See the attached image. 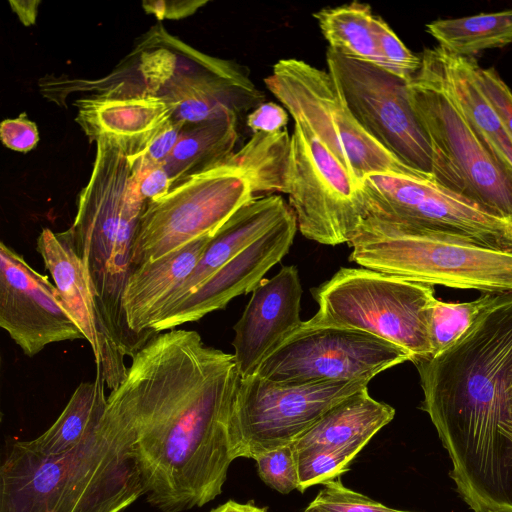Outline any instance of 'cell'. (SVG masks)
I'll use <instances>...</instances> for the list:
<instances>
[{
    "mask_svg": "<svg viewBox=\"0 0 512 512\" xmlns=\"http://www.w3.org/2000/svg\"><path fill=\"white\" fill-rule=\"evenodd\" d=\"M356 444L339 448H308L294 450L299 487L307 488L334 480L349 470L350 463L364 448Z\"/></svg>",
    "mask_w": 512,
    "mask_h": 512,
    "instance_id": "cell-31",
    "label": "cell"
},
{
    "mask_svg": "<svg viewBox=\"0 0 512 512\" xmlns=\"http://www.w3.org/2000/svg\"><path fill=\"white\" fill-rule=\"evenodd\" d=\"M237 119V116H228L184 128L163 164L172 186L218 165L234 153L238 139Z\"/></svg>",
    "mask_w": 512,
    "mask_h": 512,
    "instance_id": "cell-26",
    "label": "cell"
},
{
    "mask_svg": "<svg viewBox=\"0 0 512 512\" xmlns=\"http://www.w3.org/2000/svg\"><path fill=\"white\" fill-rule=\"evenodd\" d=\"M365 216L433 236L512 253V226L436 183L401 174L359 181ZM364 216V217H365Z\"/></svg>",
    "mask_w": 512,
    "mask_h": 512,
    "instance_id": "cell-11",
    "label": "cell"
},
{
    "mask_svg": "<svg viewBox=\"0 0 512 512\" xmlns=\"http://www.w3.org/2000/svg\"><path fill=\"white\" fill-rule=\"evenodd\" d=\"M214 237V236H213ZM212 236L203 237L154 261L134 267L122 297L129 330L144 346L168 297L191 274Z\"/></svg>",
    "mask_w": 512,
    "mask_h": 512,
    "instance_id": "cell-20",
    "label": "cell"
},
{
    "mask_svg": "<svg viewBox=\"0 0 512 512\" xmlns=\"http://www.w3.org/2000/svg\"><path fill=\"white\" fill-rule=\"evenodd\" d=\"M394 416L395 409L372 398L366 387L330 408L291 445L295 451L356 444L366 446Z\"/></svg>",
    "mask_w": 512,
    "mask_h": 512,
    "instance_id": "cell-24",
    "label": "cell"
},
{
    "mask_svg": "<svg viewBox=\"0 0 512 512\" xmlns=\"http://www.w3.org/2000/svg\"><path fill=\"white\" fill-rule=\"evenodd\" d=\"M107 405L105 383L96 370L92 382H82L56 421L39 437L21 441L30 451L45 457L67 453L86 441L98 428Z\"/></svg>",
    "mask_w": 512,
    "mask_h": 512,
    "instance_id": "cell-25",
    "label": "cell"
},
{
    "mask_svg": "<svg viewBox=\"0 0 512 512\" xmlns=\"http://www.w3.org/2000/svg\"><path fill=\"white\" fill-rule=\"evenodd\" d=\"M289 152L290 136L283 129L275 133H254L231 159L247 173L254 194L260 191L285 193Z\"/></svg>",
    "mask_w": 512,
    "mask_h": 512,
    "instance_id": "cell-29",
    "label": "cell"
},
{
    "mask_svg": "<svg viewBox=\"0 0 512 512\" xmlns=\"http://www.w3.org/2000/svg\"><path fill=\"white\" fill-rule=\"evenodd\" d=\"M0 138L9 149L28 152L37 145L39 133L36 124L30 121L25 114H21L17 118L1 122Z\"/></svg>",
    "mask_w": 512,
    "mask_h": 512,
    "instance_id": "cell-37",
    "label": "cell"
},
{
    "mask_svg": "<svg viewBox=\"0 0 512 512\" xmlns=\"http://www.w3.org/2000/svg\"><path fill=\"white\" fill-rule=\"evenodd\" d=\"M254 460L260 478L269 487L282 494L298 490L297 464L291 444L264 452Z\"/></svg>",
    "mask_w": 512,
    "mask_h": 512,
    "instance_id": "cell-34",
    "label": "cell"
},
{
    "mask_svg": "<svg viewBox=\"0 0 512 512\" xmlns=\"http://www.w3.org/2000/svg\"><path fill=\"white\" fill-rule=\"evenodd\" d=\"M326 63L361 127L401 163L434 182L430 144L411 107L407 81L331 48Z\"/></svg>",
    "mask_w": 512,
    "mask_h": 512,
    "instance_id": "cell-14",
    "label": "cell"
},
{
    "mask_svg": "<svg viewBox=\"0 0 512 512\" xmlns=\"http://www.w3.org/2000/svg\"><path fill=\"white\" fill-rule=\"evenodd\" d=\"M251 181L231 155L177 182L147 202L132 251L133 267L157 260L187 244L215 236L227 220L254 199Z\"/></svg>",
    "mask_w": 512,
    "mask_h": 512,
    "instance_id": "cell-9",
    "label": "cell"
},
{
    "mask_svg": "<svg viewBox=\"0 0 512 512\" xmlns=\"http://www.w3.org/2000/svg\"><path fill=\"white\" fill-rule=\"evenodd\" d=\"M239 380L233 354L193 330L159 333L131 358L107 405L132 433L150 504L181 512L221 494L234 460L229 419Z\"/></svg>",
    "mask_w": 512,
    "mask_h": 512,
    "instance_id": "cell-1",
    "label": "cell"
},
{
    "mask_svg": "<svg viewBox=\"0 0 512 512\" xmlns=\"http://www.w3.org/2000/svg\"><path fill=\"white\" fill-rule=\"evenodd\" d=\"M453 100L492 155L512 171V138L495 108L481 89L475 71L477 61L433 48Z\"/></svg>",
    "mask_w": 512,
    "mask_h": 512,
    "instance_id": "cell-23",
    "label": "cell"
},
{
    "mask_svg": "<svg viewBox=\"0 0 512 512\" xmlns=\"http://www.w3.org/2000/svg\"><path fill=\"white\" fill-rule=\"evenodd\" d=\"M146 204L139 174L119 141L99 138L90 179L79 193L70 230L99 310L130 358L143 346L128 328L122 297L134 269L133 244Z\"/></svg>",
    "mask_w": 512,
    "mask_h": 512,
    "instance_id": "cell-4",
    "label": "cell"
},
{
    "mask_svg": "<svg viewBox=\"0 0 512 512\" xmlns=\"http://www.w3.org/2000/svg\"><path fill=\"white\" fill-rule=\"evenodd\" d=\"M427 32L448 53L460 57L512 43V9L454 19H438Z\"/></svg>",
    "mask_w": 512,
    "mask_h": 512,
    "instance_id": "cell-28",
    "label": "cell"
},
{
    "mask_svg": "<svg viewBox=\"0 0 512 512\" xmlns=\"http://www.w3.org/2000/svg\"><path fill=\"white\" fill-rule=\"evenodd\" d=\"M0 326L28 357L52 343L86 340L55 285L4 242L0 243Z\"/></svg>",
    "mask_w": 512,
    "mask_h": 512,
    "instance_id": "cell-15",
    "label": "cell"
},
{
    "mask_svg": "<svg viewBox=\"0 0 512 512\" xmlns=\"http://www.w3.org/2000/svg\"><path fill=\"white\" fill-rule=\"evenodd\" d=\"M301 297L295 266L282 267L252 291L233 327V358L240 378L254 375L262 361L301 325Z\"/></svg>",
    "mask_w": 512,
    "mask_h": 512,
    "instance_id": "cell-19",
    "label": "cell"
},
{
    "mask_svg": "<svg viewBox=\"0 0 512 512\" xmlns=\"http://www.w3.org/2000/svg\"><path fill=\"white\" fill-rule=\"evenodd\" d=\"M74 105L75 120L90 141L115 138L129 157L140 155L171 119V109L160 96H93L78 99Z\"/></svg>",
    "mask_w": 512,
    "mask_h": 512,
    "instance_id": "cell-21",
    "label": "cell"
},
{
    "mask_svg": "<svg viewBox=\"0 0 512 512\" xmlns=\"http://www.w3.org/2000/svg\"><path fill=\"white\" fill-rule=\"evenodd\" d=\"M503 293L482 292L477 299L468 302H444L435 298L429 311L431 352L428 357L441 353L456 342Z\"/></svg>",
    "mask_w": 512,
    "mask_h": 512,
    "instance_id": "cell-30",
    "label": "cell"
},
{
    "mask_svg": "<svg viewBox=\"0 0 512 512\" xmlns=\"http://www.w3.org/2000/svg\"><path fill=\"white\" fill-rule=\"evenodd\" d=\"M206 1H177V2H144V9L154 14L158 19H178L194 13Z\"/></svg>",
    "mask_w": 512,
    "mask_h": 512,
    "instance_id": "cell-40",
    "label": "cell"
},
{
    "mask_svg": "<svg viewBox=\"0 0 512 512\" xmlns=\"http://www.w3.org/2000/svg\"><path fill=\"white\" fill-rule=\"evenodd\" d=\"M185 125L172 118L152 137L145 150L138 156L129 157L139 165H163L175 148Z\"/></svg>",
    "mask_w": 512,
    "mask_h": 512,
    "instance_id": "cell-36",
    "label": "cell"
},
{
    "mask_svg": "<svg viewBox=\"0 0 512 512\" xmlns=\"http://www.w3.org/2000/svg\"><path fill=\"white\" fill-rule=\"evenodd\" d=\"M329 48L351 59L375 64L388 70L377 46L374 14L367 3L353 1L314 13Z\"/></svg>",
    "mask_w": 512,
    "mask_h": 512,
    "instance_id": "cell-27",
    "label": "cell"
},
{
    "mask_svg": "<svg viewBox=\"0 0 512 512\" xmlns=\"http://www.w3.org/2000/svg\"><path fill=\"white\" fill-rule=\"evenodd\" d=\"M312 291L318 304L313 322L367 332L405 350L411 361L430 355L433 285L343 267Z\"/></svg>",
    "mask_w": 512,
    "mask_h": 512,
    "instance_id": "cell-7",
    "label": "cell"
},
{
    "mask_svg": "<svg viewBox=\"0 0 512 512\" xmlns=\"http://www.w3.org/2000/svg\"><path fill=\"white\" fill-rule=\"evenodd\" d=\"M129 428L106 405L71 451L38 455L15 442L0 469V512H121L145 494Z\"/></svg>",
    "mask_w": 512,
    "mask_h": 512,
    "instance_id": "cell-3",
    "label": "cell"
},
{
    "mask_svg": "<svg viewBox=\"0 0 512 512\" xmlns=\"http://www.w3.org/2000/svg\"><path fill=\"white\" fill-rule=\"evenodd\" d=\"M303 512H411L393 509L343 485L339 479L323 484Z\"/></svg>",
    "mask_w": 512,
    "mask_h": 512,
    "instance_id": "cell-32",
    "label": "cell"
},
{
    "mask_svg": "<svg viewBox=\"0 0 512 512\" xmlns=\"http://www.w3.org/2000/svg\"><path fill=\"white\" fill-rule=\"evenodd\" d=\"M348 245L363 268L429 285L512 291V253L449 240L367 215Z\"/></svg>",
    "mask_w": 512,
    "mask_h": 512,
    "instance_id": "cell-6",
    "label": "cell"
},
{
    "mask_svg": "<svg viewBox=\"0 0 512 512\" xmlns=\"http://www.w3.org/2000/svg\"><path fill=\"white\" fill-rule=\"evenodd\" d=\"M287 122V110L273 102L258 105L246 118L247 126L254 133H275L283 130Z\"/></svg>",
    "mask_w": 512,
    "mask_h": 512,
    "instance_id": "cell-38",
    "label": "cell"
},
{
    "mask_svg": "<svg viewBox=\"0 0 512 512\" xmlns=\"http://www.w3.org/2000/svg\"><path fill=\"white\" fill-rule=\"evenodd\" d=\"M297 229L296 217L291 211L220 268L184 302L158 319L152 325V332L159 334L200 320L225 308L233 298L252 292L265 274L288 253Z\"/></svg>",
    "mask_w": 512,
    "mask_h": 512,
    "instance_id": "cell-18",
    "label": "cell"
},
{
    "mask_svg": "<svg viewBox=\"0 0 512 512\" xmlns=\"http://www.w3.org/2000/svg\"><path fill=\"white\" fill-rule=\"evenodd\" d=\"M367 381L280 383L240 378L230 419L231 454L255 459L291 444L330 408L367 387Z\"/></svg>",
    "mask_w": 512,
    "mask_h": 512,
    "instance_id": "cell-10",
    "label": "cell"
},
{
    "mask_svg": "<svg viewBox=\"0 0 512 512\" xmlns=\"http://www.w3.org/2000/svg\"><path fill=\"white\" fill-rule=\"evenodd\" d=\"M159 96L169 105L171 118L185 127L238 117L265 99L237 64L202 54L184 44L180 47L178 70Z\"/></svg>",
    "mask_w": 512,
    "mask_h": 512,
    "instance_id": "cell-16",
    "label": "cell"
},
{
    "mask_svg": "<svg viewBox=\"0 0 512 512\" xmlns=\"http://www.w3.org/2000/svg\"><path fill=\"white\" fill-rule=\"evenodd\" d=\"M420 57L407 91L430 144L434 183L512 226V171L492 155L460 111L433 48Z\"/></svg>",
    "mask_w": 512,
    "mask_h": 512,
    "instance_id": "cell-5",
    "label": "cell"
},
{
    "mask_svg": "<svg viewBox=\"0 0 512 512\" xmlns=\"http://www.w3.org/2000/svg\"><path fill=\"white\" fill-rule=\"evenodd\" d=\"M291 211L284 199L274 194L254 198L237 210L211 239L191 274L168 297L156 321L184 302L220 268Z\"/></svg>",
    "mask_w": 512,
    "mask_h": 512,
    "instance_id": "cell-22",
    "label": "cell"
},
{
    "mask_svg": "<svg viewBox=\"0 0 512 512\" xmlns=\"http://www.w3.org/2000/svg\"><path fill=\"white\" fill-rule=\"evenodd\" d=\"M478 83L512 138V92L494 68L475 66Z\"/></svg>",
    "mask_w": 512,
    "mask_h": 512,
    "instance_id": "cell-35",
    "label": "cell"
},
{
    "mask_svg": "<svg viewBox=\"0 0 512 512\" xmlns=\"http://www.w3.org/2000/svg\"><path fill=\"white\" fill-rule=\"evenodd\" d=\"M131 165L139 174L140 192L147 202L164 196L171 189L172 182L163 165Z\"/></svg>",
    "mask_w": 512,
    "mask_h": 512,
    "instance_id": "cell-39",
    "label": "cell"
},
{
    "mask_svg": "<svg viewBox=\"0 0 512 512\" xmlns=\"http://www.w3.org/2000/svg\"><path fill=\"white\" fill-rule=\"evenodd\" d=\"M285 193L301 234L320 244H348L365 216L358 182L297 122L290 136Z\"/></svg>",
    "mask_w": 512,
    "mask_h": 512,
    "instance_id": "cell-12",
    "label": "cell"
},
{
    "mask_svg": "<svg viewBox=\"0 0 512 512\" xmlns=\"http://www.w3.org/2000/svg\"><path fill=\"white\" fill-rule=\"evenodd\" d=\"M373 28L379 52L390 72L409 81L421 66V57L411 52L381 16L374 15Z\"/></svg>",
    "mask_w": 512,
    "mask_h": 512,
    "instance_id": "cell-33",
    "label": "cell"
},
{
    "mask_svg": "<svg viewBox=\"0 0 512 512\" xmlns=\"http://www.w3.org/2000/svg\"><path fill=\"white\" fill-rule=\"evenodd\" d=\"M264 83L294 122L306 126L358 183L368 175L387 173L426 179L361 127L328 71L303 60L281 59Z\"/></svg>",
    "mask_w": 512,
    "mask_h": 512,
    "instance_id": "cell-8",
    "label": "cell"
},
{
    "mask_svg": "<svg viewBox=\"0 0 512 512\" xmlns=\"http://www.w3.org/2000/svg\"><path fill=\"white\" fill-rule=\"evenodd\" d=\"M36 246L68 311L91 346L96 370L105 386L114 390L127 374L126 355L99 310L70 228L58 233L42 229Z\"/></svg>",
    "mask_w": 512,
    "mask_h": 512,
    "instance_id": "cell-17",
    "label": "cell"
},
{
    "mask_svg": "<svg viewBox=\"0 0 512 512\" xmlns=\"http://www.w3.org/2000/svg\"><path fill=\"white\" fill-rule=\"evenodd\" d=\"M210 512H268L266 508L255 506L251 503H239L229 500Z\"/></svg>",
    "mask_w": 512,
    "mask_h": 512,
    "instance_id": "cell-42",
    "label": "cell"
},
{
    "mask_svg": "<svg viewBox=\"0 0 512 512\" xmlns=\"http://www.w3.org/2000/svg\"><path fill=\"white\" fill-rule=\"evenodd\" d=\"M412 362L458 494L473 512H512V291L444 351Z\"/></svg>",
    "mask_w": 512,
    "mask_h": 512,
    "instance_id": "cell-2",
    "label": "cell"
},
{
    "mask_svg": "<svg viewBox=\"0 0 512 512\" xmlns=\"http://www.w3.org/2000/svg\"><path fill=\"white\" fill-rule=\"evenodd\" d=\"M405 361L408 352L367 332L303 321L256 373L280 383L367 381Z\"/></svg>",
    "mask_w": 512,
    "mask_h": 512,
    "instance_id": "cell-13",
    "label": "cell"
},
{
    "mask_svg": "<svg viewBox=\"0 0 512 512\" xmlns=\"http://www.w3.org/2000/svg\"><path fill=\"white\" fill-rule=\"evenodd\" d=\"M9 3L25 26L35 23L40 1H9Z\"/></svg>",
    "mask_w": 512,
    "mask_h": 512,
    "instance_id": "cell-41",
    "label": "cell"
}]
</instances>
